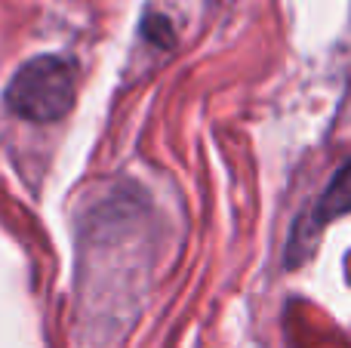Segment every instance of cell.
Returning a JSON list of instances; mask_svg holds the SVG:
<instances>
[{
	"label": "cell",
	"instance_id": "obj_2",
	"mask_svg": "<svg viewBox=\"0 0 351 348\" xmlns=\"http://www.w3.org/2000/svg\"><path fill=\"white\" fill-rule=\"evenodd\" d=\"M348 213H351V160H346V164L333 173V179H330L327 188L317 197L315 210H311L305 219L296 222L293 238H290V244H287V269L302 265L305 259L315 253V244L324 228L333 219H342V216H348Z\"/></svg>",
	"mask_w": 351,
	"mask_h": 348
},
{
	"label": "cell",
	"instance_id": "obj_1",
	"mask_svg": "<svg viewBox=\"0 0 351 348\" xmlns=\"http://www.w3.org/2000/svg\"><path fill=\"white\" fill-rule=\"evenodd\" d=\"M77 99V68L65 55H37L12 74L3 92L6 108L31 123L62 121Z\"/></svg>",
	"mask_w": 351,
	"mask_h": 348
}]
</instances>
